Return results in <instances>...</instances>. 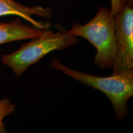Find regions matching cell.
Here are the masks:
<instances>
[{
  "label": "cell",
  "mask_w": 133,
  "mask_h": 133,
  "mask_svg": "<svg viewBox=\"0 0 133 133\" xmlns=\"http://www.w3.org/2000/svg\"><path fill=\"white\" fill-rule=\"evenodd\" d=\"M50 66L106 95L113 105L115 116L119 121L123 120L127 115L128 102L133 96V70L112 74L109 76H95L66 66L56 58H53Z\"/></svg>",
  "instance_id": "obj_1"
},
{
  "label": "cell",
  "mask_w": 133,
  "mask_h": 133,
  "mask_svg": "<svg viewBox=\"0 0 133 133\" xmlns=\"http://www.w3.org/2000/svg\"><path fill=\"white\" fill-rule=\"evenodd\" d=\"M78 42L77 37L69 31L58 32L45 29L40 36L22 45L14 52L3 55L1 62L9 66L19 77L29 66L54 50H63Z\"/></svg>",
  "instance_id": "obj_2"
},
{
  "label": "cell",
  "mask_w": 133,
  "mask_h": 133,
  "mask_svg": "<svg viewBox=\"0 0 133 133\" xmlns=\"http://www.w3.org/2000/svg\"><path fill=\"white\" fill-rule=\"evenodd\" d=\"M69 32L85 38L95 47V64L101 69H112L117 45L114 15L105 7L100 8L93 19L84 25L75 23Z\"/></svg>",
  "instance_id": "obj_3"
},
{
  "label": "cell",
  "mask_w": 133,
  "mask_h": 133,
  "mask_svg": "<svg viewBox=\"0 0 133 133\" xmlns=\"http://www.w3.org/2000/svg\"><path fill=\"white\" fill-rule=\"evenodd\" d=\"M133 0H128L122 10L114 15L117 51L112 74L133 69Z\"/></svg>",
  "instance_id": "obj_4"
},
{
  "label": "cell",
  "mask_w": 133,
  "mask_h": 133,
  "mask_svg": "<svg viewBox=\"0 0 133 133\" xmlns=\"http://www.w3.org/2000/svg\"><path fill=\"white\" fill-rule=\"evenodd\" d=\"M8 15H17L28 21L35 27L43 30L48 29L49 24L48 22L37 21L33 16L37 15L50 20L52 17V9L39 5L27 6L13 0H0V17Z\"/></svg>",
  "instance_id": "obj_5"
},
{
  "label": "cell",
  "mask_w": 133,
  "mask_h": 133,
  "mask_svg": "<svg viewBox=\"0 0 133 133\" xmlns=\"http://www.w3.org/2000/svg\"><path fill=\"white\" fill-rule=\"evenodd\" d=\"M42 30L24 23L19 18L7 23L0 22V44L38 37Z\"/></svg>",
  "instance_id": "obj_6"
},
{
  "label": "cell",
  "mask_w": 133,
  "mask_h": 133,
  "mask_svg": "<svg viewBox=\"0 0 133 133\" xmlns=\"http://www.w3.org/2000/svg\"><path fill=\"white\" fill-rule=\"evenodd\" d=\"M16 109V105L8 98L0 99V133H6L3 119L12 114Z\"/></svg>",
  "instance_id": "obj_7"
},
{
  "label": "cell",
  "mask_w": 133,
  "mask_h": 133,
  "mask_svg": "<svg viewBox=\"0 0 133 133\" xmlns=\"http://www.w3.org/2000/svg\"><path fill=\"white\" fill-rule=\"evenodd\" d=\"M128 0H111L110 11L113 15L118 14L123 9Z\"/></svg>",
  "instance_id": "obj_8"
}]
</instances>
